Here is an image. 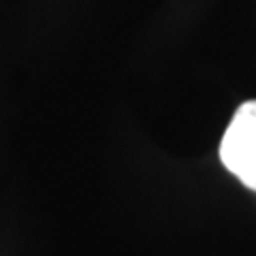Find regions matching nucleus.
<instances>
[{
    "label": "nucleus",
    "mask_w": 256,
    "mask_h": 256,
    "mask_svg": "<svg viewBox=\"0 0 256 256\" xmlns=\"http://www.w3.org/2000/svg\"><path fill=\"white\" fill-rule=\"evenodd\" d=\"M220 160L246 188L256 190V100L235 111L220 141Z\"/></svg>",
    "instance_id": "nucleus-1"
}]
</instances>
